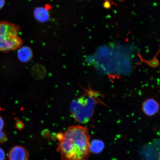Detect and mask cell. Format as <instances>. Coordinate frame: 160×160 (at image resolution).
<instances>
[{
  "mask_svg": "<svg viewBox=\"0 0 160 160\" xmlns=\"http://www.w3.org/2000/svg\"><path fill=\"white\" fill-rule=\"evenodd\" d=\"M57 151L62 160H87L91 153L90 136L87 128L80 125L69 127L58 134Z\"/></svg>",
  "mask_w": 160,
  "mask_h": 160,
  "instance_id": "6da1fadb",
  "label": "cell"
},
{
  "mask_svg": "<svg viewBox=\"0 0 160 160\" xmlns=\"http://www.w3.org/2000/svg\"><path fill=\"white\" fill-rule=\"evenodd\" d=\"M18 26L7 21H0V52H8L19 48L23 43Z\"/></svg>",
  "mask_w": 160,
  "mask_h": 160,
  "instance_id": "7a4b0ae2",
  "label": "cell"
},
{
  "mask_svg": "<svg viewBox=\"0 0 160 160\" xmlns=\"http://www.w3.org/2000/svg\"><path fill=\"white\" fill-rule=\"evenodd\" d=\"M8 157L9 160H28L29 154L24 147L17 145L12 148Z\"/></svg>",
  "mask_w": 160,
  "mask_h": 160,
  "instance_id": "3957f363",
  "label": "cell"
},
{
  "mask_svg": "<svg viewBox=\"0 0 160 160\" xmlns=\"http://www.w3.org/2000/svg\"><path fill=\"white\" fill-rule=\"evenodd\" d=\"M142 109L146 115L148 116H153L158 111L159 105L155 100L149 99L147 100L143 103Z\"/></svg>",
  "mask_w": 160,
  "mask_h": 160,
  "instance_id": "277c9868",
  "label": "cell"
},
{
  "mask_svg": "<svg viewBox=\"0 0 160 160\" xmlns=\"http://www.w3.org/2000/svg\"><path fill=\"white\" fill-rule=\"evenodd\" d=\"M33 52L31 48L25 46L19 48L18 51V57L20 61L27 62L33 57Z\"/></svg>",
  "mask_w": 160,
  "mask_h": 160,
  "instance_id": "5b68a950",
  "label": "cell"
},
{
  "mask_svg": "<svg viewBox=\"0 0 160 160\" xmlns=\"http://www.w3.org/2000/svg\"><path fill=\"white\" fill-rule=\"evenodd\" d=\"M34 15L35 19L39 22H45L49 19V12L47 9L43 7H38L34 11Z\"/></svg>",
  "mask_w": 160,
  "mask_h": 160,
  "instance_id": "8992f818",
  "label": "cell"
},
{
  "mask_svg": "<svg viewBox=\"0 0 160 160\" xmlns=\"http://www.w3.org/2000/svg\"><path fill=\"white\" fill-rule=\"evenodd\" d=\"M160 49L159 46V49L157 52V53H156L155 56L153 58L150 60V61H148L143 59V58L141 57V55H140V54L139 53H138V56L140 59H141V61L139 63H136V65H139L141 64L142 62H145L147 63L150 67L154 68H155L158 67L159 65V62L158 59L157 57L158 55L160 53Z\"/></svg>",
  "mask_w": 160,
  "mask_h": 160,
  "instance_id": "52a82bcc",
  "label": "cell"
},
{
  "mask_svg": "<svg viewBox=\"0 0 160 160\" xmlns=\"http://www.w3.org/2000/svg\"><path fill=\"white\" fill-rule=\"evenodd\" d=\"M104 145L103 142L99 140H94L90 143V147L91 152L95 153H99L102 151Z\"/></svg>",
  "mask_w": 160,
  "mask_h": 160,
  "instance_id": "ba28073f",
  "label": "cell"
},
{
  "mask_svg": "<svg viewBox=\"0 0 160 160\" xmlns=\"http://www.w3.org/2000/svg\"><path fill=\"white\" fill-rule=\"evenodd\" d=\"M7 140V135L3 131H0V143L6 142Z\"/></svg>",
  "mask_w": 160,
  "mask_h": 160,
  "instance_id": "9c48e42d",
  "label": "cell"
},
{
  "mask_svg": "<svg viewBox=\"0 0 160 160\" xmlns=\"http://www.w3.org/2000/svg\"><path fill=\"white\" fill-rule=\"evenodd\" d=\"M103 6L104 8L106 9H109L111 7V4L110 1H105L104 2L103 4Z\"/></svg>",
  "mask_w": 160,
  "mask_h": 160,
  "instance_id": "30bf717a",
  "label": "cell"
},
{
  "mask_svg": "<svg viewBox=\"0 0 160 160\" xmlns=\"http://www.w3.org/2000/svg\"><path fill=\"white\" fill-rule=\"evenodd\" d=\"M5 154L3 150L0 148V160H5Z\"/></svg>",
  "mask_w": 160,
  "mask_h": 160,
  "instance_id": "8fae6325",
  "label": "cell"
},
{
  "mask_svg": "<svg viewBox=\"0 0 160 160\" xmlns=\"http://www.w3.org/2000/svg\"><path fill=\"white\" fill-rule=\"evenodd\" d=\"M16 126L17 128L20 130L23 129L24 128L23 123L21 121L18 122Z\"/></svg>",
  "mask_w": 160,
  "mask_h": 160,
  "instance_id": "7c38bea8",
  "label": "cell"
},
{
  "mask_svg": "<svg viewBox=\"0 0 160 160\" xmlns=\"http://www.w3.org/2000/svg\"><path fill=\"white\" fill-rule=\"evenodd\" d=\"M4 127V122L2 118L0 116V131H2Z\"/></svg>",
  "mask_w": 160,
  "mask_h": 160,
  "instance_id": "4fadbf2b",
  "label": "cell"
},
{
  "mask_svg": "<svg viewBox=\"0 0 160 160\" xmlns=\"http://www.w3.org/2000/svg\"><path fill=\"white\" fill-rule=\"evenodd\" d=\"M5 4V1L4 0H0V9L3 7Z\"/></svg>",
  "mask_w": 160,
  "mask_h": 160,
  "instance_id": "5bb4252c",
  "label": "cell"
}]
</instances>
